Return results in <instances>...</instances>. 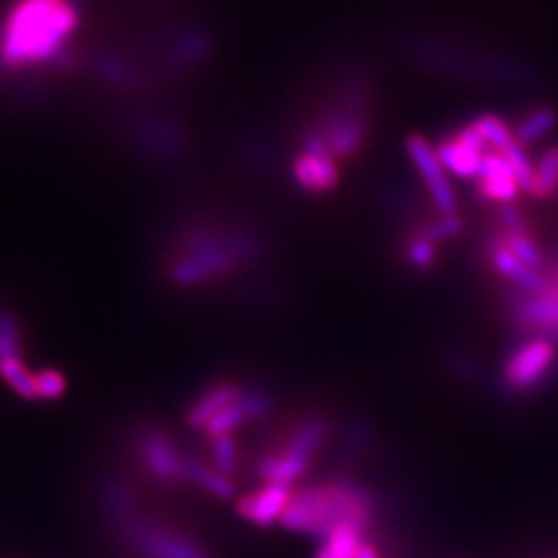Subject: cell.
Masks as SVG:
<instances>
[{
    "instance_id": "ba28073f",
    "label": "cell",
    "mask_w": 558,
    "mask_h": 558,
    "mask_svg": "<svg viewBox=\"0 0 558 558\" xmlns=\"http://www.w3.org/2000/svg\"><path fill=\"white\" fill-rule=\"evenodd\" d=\"M133 451L141 463V470L160 484H180V468L184 451L170 434L158 426H143L133 439Z\"/></svg>"
},
{
    "instance_id": "603a6c76",
    "label": "cell",
    "mask_w": 558,
    "mask_h": 558,
    "mask_svg": "<svg viewBox=\"0 0 558 558\" xmlns=\"http://www.w3.org/2000/svg\"><path fill=\"white\" fill-rule=\"evenodd\" d=\"M401 255L406 265L416 273L434 271L441 259V246L422 238L416 232H408L406 240L401 244Z\"/></svg>"
},
{
    "instance_id": "f546056e",
    "label": "cell",
    "mask_w": 558,
    "mask_h": 558,
    "mask_svg": "<svg viewBox=\"0 0 558 558\" xmlns=\"http://www.w3.org/2000/svg\"><path fill=\"white\" fill-rule=\"evenodd\" d=\"M0 377L7 381V385L21 395L27 401L38 399V387H36V375H31L27 366L23 364V358H9L0 362Z\"/></svg>"
},
{
    "instance_id": "1f68e13d",
    "label": "cell",
    "mask_w": 558,
    "mask_h": 558,
    "mask_svg": "<svg viewBox=\"0 0 558 558\" xmlns=\"http://www.w3.org/2000/svg\"><path fill=\"white\" fill-rule=\"evenodd\" d=\"M445 366L449 372H453V375H457L465 381H476L482 372L480 364L468 352L457 350V348H451L445 352Z\"/></svg>"
},
{
    "instance_id": "4fadbf2b",
    "label": "cell",
    "mask_w": 558,
    "mask_h": 558,
    "mask_svg": "<svg viewBox=\"0 0 558 558\" xmlns=\"http://www.w3.org/2000/svg\"><path fill=\"white\" fill-rule=\"evenodd\" d=\"M476 195L490 205H511L519 199V180L501 151H488L476 176Z\"/></svg>"
},
{
    "instance_id": "52a82bcc",
    "label": "cell",
    "mask_w": 558,
    "mask_h": 558,
    "mask_svg": "<svg viewBox=\"0 0 558 558\" xmlns=\"http://www.w3.org/2000/svg\"><path fill=\"white\" fill-rule=\"evenodd\" d=\"M406 153L424 184V191L428 195V201L432 203L434 213H459L457 191L449 178V172L441 164L437 151H434V145L422 135H410L406 139Z\"/></svg>"
},
{
    "instance_id": "836d02e7",
    "label": "cell",
    "mask_w": 558,
    "mask_h": 558,
    "mask_svg": "<svg viewBox=\"0 0 558 558\" xmlns=\"http://www.w3.org/2000/svg\"><path fill=\"white\" fill-rule=\"evenodd\" d=\"M358 558H381V556H379V552H377L375 546L368 544V542H364V544L360 546V550H358Z\"/></svg>"
},
{
    "instance_id": "5b68a950",
    "label": "cell",
    "mask_w": 558,
    "mask_h": 558,
    "mask_svg": "<svg viewBox=\"0 0 558 558\" xmlns=\"http://www.w3.org/2000/svg\"><path fill=\"white\" fill-rule=\"evenodd\" d=\"M556 364L554 337L532 333L509 352L501 368V387L507 393L523 395L536 391Z\"/></svg>"
},
{
    "instance_id": "d6986e66",
    "label": "cell",
    "mask_w": 558,
    "mask_h": 558,
    "mask_svg": "<svg viewBox=\"0 0 558 558\" xmlns=\"http://www.w3.org/2000/svg\"><path fill=\"white\" fill-rule=\"evenodd\" d=\"M180 484H191L201 488L203 492L215 496V499L222 501H232L236 499V484L230 476L222 474L220 470H215L211 463H205L199 457H193L186 453L182 459L180 468Z\"/></svg>"
},
{
    "instance_id": "9c48e42d",
    "label": "cell",
    "mask_w": 558,
    "mask_h": 558,
    "mask_svg": "<svg viewBox=\"0 0 558 558\" xmlns=\"http://www.w3.org/2000/svg\"><path fill=\"white\" fill-rule=\"evenodd\" d=\"M482 255L486 257L488 267L513 286V292L544 294L552 288V279L548 271L534 269L519 261L509 248H505L503 242L494 236L492 230L482 238Z\"/></svg>"
},
{
    "instance_id": "484cf974",
    "label": "cell",
    "mask_w": 558,
    "mask_h": 558,
    "mask_svg": "<svg viewBox=\"0 0 558 558\" xmlns=\"http://www.w3.org/2000/svg\"><path fill=\"white\" fill-rule=\"evenodd\" d=\"M556 127V112L550 106H538L532 112H527L513 129L515 139L521 145H532L544 139Z\"/></svg>"
},
{
    "instance_id": "44dd1931",
    "label": "cell",
    "mask_w": 558,
    "mask_h": 558,
    "mask_svg": "<svg viewBox=\"0 0 558 558\" xmlns=\"http://www.w3.org/2000/svg\"><path fill=\"white\" fill-rule=\"evenodd\" d=\"M372 445V424L364 418H350L337 430V451L344 461H354L368 453Z\"/></svg>"
},
{
    "instance_id": "ac0fdd59",
    "label": "cell",
    "mask_w": 558,
    "mask_h": 558,
    "mask_svg": "<svg viewBox=\"0 0 558 558\" xmlns=\"http://www.w3.org/2000/svg\"><path fill=\"white\" fill-rule=\"evenodd\" d=\"M310 463L313 461L304 457L269 449L257 457L255 474L263 484H282L294 488V484L308 474Z\"/></svg>"
},
{
    "instance_id": "f1b7e54d",
    "label": "cell",
    "mask_w": 558,
    "mask_h": 558,
    "mask_svg": "<svg viewBox=\"0 0 558 558\" xmlns=\"http://www.w3.org/2000/svg\"><path fill=\"white\" fill-rule=\"evenodd\" d=\"M472 124L480 133V137L486 141L488 149H492V151L503 153L515 141L513 129L501 116H496V114H480L478 118L472 120Z\"/></svg>"
},
{
    "instance_id": "e0dca14e",
    "label": "cell",
    "mask_w": 558,
    "mask_h": 558,
    "mask_svg": "<svg viewBox=\"0 0 558 558\" xmlns=\"http://www.w3.org/2000/svg\"><path fill=\"white\" fill-rule=\"evenodd\" d=\"M244 389L246 385L236 379H222L211 383L189 403V408L184 412V424L193 430L203 432V428L217 414H222L228 406H232Z\"/></svg>"
},
{
    "instance_id": "5bb4252c",
    "label": "cell",
    "mask_w": 558,
    "mask_h": 558,
    "mask_svg": "<svg viewBox=\"0 0 558 558\" xmlns=\"http://www.w3.org/2000/svg\"><path fill=\"white\" fill-rule=\"evenodd\" d=\"M294 488L282 484H263L236 501L238 515L257 527H271L279 523L290 505Z\"/></svg>"
},
{
    "instance_id": "30bf717a",
    "label": "cell",
    "mask_w": 558,
    "mask_h": 558,
    "mask_svg": "<svg viewBox=\"0 0 558 558\" xmlns=\"http://www.w3.org/2000/svg\"><path fill=\"white\" fill-rule=\"evenodd\" d=\"M441 164L449 174L461 180H476L484 155L490 151L474 124H463L434 145Z\"/></svg>"
},
{
    "instance_id": "8fae6325",
    "label": "cell",
    "mask_w": 558,
    "mask_h": 558,
    "mask_svg": "<svg viewBox=\"0 0 558 558\" xmlns=\"http://www.w3.org/2000/svg\"><path fill=\"white\" fill-rule=\"evenodd\" d=\"M275 408V397L269 389L246 385L242 395L228 406L222 414H217L205 428L207 439L222 437V434H236L240 428L253 422L265 420Z\"/></svg>"
},
{
    "instance_id": "ffe728a7",
    "label": "cell",
    "mask_w": 558,
    "mask_h": 558,
    "mask_svg": "<svg viewBox=\"0 0 558 558\" xmlns=\"http://www.w3.org/2000/svg\"><path fill=\"white\" fill-rule=\"evenodd\" d=\"M100 503L106 511V517L118 527V530L139 515L135 494L120 476L104 478L100 486Z\"/></svg>"
},
{
    "instance_id": "9a60e30c",
    "label": "cell",
    "mask_w": 558,
    "mask_h": 558,
    "mask_svg": "<svg viewBox=\"0 0 558 558\" xmlns=\"http://www.w3.org/2000/svg\"><path fill=\"white\" fill-rule=\"evenodd\" d=\"M331 437H333L331 418L319 412H310L302 416L298 422H294L286 432L284 441L273 449L313 461L325 449Z\"/></svg>"
},
{
    "instance_id": "4dcf8cb0",
    "label": "cell",
    "mask_w": 558,
    "mask_h": 558,
    "mask_svg": "<svg viewBox=\"0 0 558 558\" xmlns=\"http://www.w3.org/2000/svg\"><path fill=\"white\" fill-rule=\"evenodd\" d=\"M23 358V327L11 310L0 308V362Z\"/></svg>"
},
{
    "instance_id": "4316f807",
    "label": "cell",
    "mask_w": 558,
    "mask_h": 558,
    "mask_svg": "<svg viewBox=\"0 0 558 558\" xmlns=\"http://www.w3.org/2000/svg\"><path fill=\"white\" fill-rule=\"evenodd\" d=\"M558 191V147H548L536 162L534 174V199H550Z\"/></svg>"
},
{
    "instance_id": "2e32d148",
    "label": "cell",
    "mask_w": 558,
    "mask_h": 558,
    "mask_svg": "<svg viewBox=\"0 0 558 558\" xmlns=\"http://www.w3.org/2000/svg\"><path fill=\"white\" fill-rule=\"evenodd\" d=\"M290 176L296 189L313 197L333 193L341 182V170L337 160L308 153H298L292 160Z\"/></svg>"
},
{
    "instance_id": "8992f818",
    "label": "cell",
    "mask_w": 558,
    "mask_h": 558,
    "mask_svg": "<svg viewBox=\"0 0 558 558\" xmlns=\"http://www.w3.org/2000/svg\"><path fill=\"white\" fill-rule=\"evenodd\" d=\"M127 546L141 558H211L209 550L195 538L174 527L135 517L118 530Z\"/></svg>"
},
{
    "instance_id": "cb8c5ba5",
    "label": "cell",
    "mask_w": 558,
    "mask_h": 558,
    "mask_svg": "<svg viewBox=\"0 0 558 558\" xmlns=\"http://www.w3.org/2000/svg\"><path fill=\"white\" fill-rule=\"evenodd\" d=\"M366 536L354 525H339L337 530L321 542L315 558H358L360 546Z\"/></svg>"
},
{
    "instance_id": "277c9868",
    "label": "cell",
    "mask_w": 558,
    "mask_h": 558,
    "mask_svg": "<svg viewBox=\"0 0 558 558\" xmlns=\"http://www.w3.org/2000/svg\"><path fill=\"white\" fill-rule=\"evenodd\" d=\"M315 127L323 133L337 162L356 158L370 135L366 93L358 87H350L341 102L327 110Z\"/></svg>"
},
{
    "instance_id": "d6a6232c",
    "label": "cell",
    "mask_w": 558,
    "mask_h": 558,
    "mask_svg": "<svg viewBox=\"0 0 558 558\" xmlns=\"http://www.w3.org/2000/svg\"><path fill=\"white\" fill-rule=\"evenodd\" d=\"M36 387H38V399H56L67 389L65 377L56 370H44L36 375Z\"/></svg>"
},
{
    "instance_id": "7c38bea8",
    "label": "cell",
    "mask_w": 558,
    "mask_h": 558,
    "mask_svg": "<svg viewBox=\"0 0 558 558\" xmlns=\"http://www.w3.org/2000/svg\"><path fill=\"white\" fill-rule=\"evenodd\" d=\"M133 141L155 162H176L186 149L184 131L170 118L145 116L133 122Z\"/></svg>"
},
{
    "instance_id": "7402d4cb",
    "label": "cell",
    "mask_w": 558,
    "mask_h": 558,
    "mask_svg": "<svg viewBox=\"0 0 558 558\" xmlns=\"http://www.w3.org/2000/svg\"><path fill=\"white\" fill-rule=\"evenodd\" d=\"M494 236L499 238L503 242L505 248H509V251L519 259L523 261L525 265H530L534 269H540V271H548L546 269V257H544V251H542V246L540 242L536 240V234L534 230H525V232H503L499 228H492Z\"/></svg>"
},
{
    "instance_id": "3957f363",
    "label": "cell",
    "mask_w": 558,
    "mask_h": 558,
    "mask_svg": "<svg viewBox=\"0 0 558 558\" xmlns=\"http://www.w3.org/2000/svg\"><path fill=\"white\" fill-rule=\"evenodd\" d=\"M77 21L73 0H19L0 36V60L19 69L58 58Z\"/></svg>"
},
{
    "instance_id": "d4e9b609",
    "label": "cell",
    "mask_w": 558,
    "mask_h": 558,
    "mask_svg": "<svg viewBox=\"0 0 558 558\" xmlns=\"http://www.w3.org/2000/svg\"><path fill=\"white\" fill-rule=\"evenodd\" d=\"M465 230V220L455 213V215H441V213H434L428 220H422L420 224L412 226L408 232H416L422 238L434 242V244H445L449 240H455L463 234Z\"/></svg>"
},
{
    "instance_id": "7a4b0ae2",
    "label": "cell",
    "mask_w": 558,
    "mask_h": 558,
    "mask_svg": "<svg viewBox=\"0 0 558 558\" xmlns=\"http://www.w3.org/2000/svg\"><path fill=\"white\" fill-rule=\"evenodd\" d=\"M377 515L379 503L370 488L348 476H333L323 484L294 490L279 525L323 542L339 525H354L368 536Z\"/></svg>"
},
{
    "instance_id": "6da1fadb",
    "label": "cell",
    "mask_w": 558,
    "mask_h": 558,
    "mask_svg": "<svg viewBox=\"0 0 558 558\" xmlns=\"http://www.w3.org/2000/svg\"><path fill=\"white\" fill-rule=\"evenodd\" d=\"M166 261L168 282L197 290L259 265L273 251L271 234L251 220L191 217L174 226Z\"/></svg>"
},
{
    "instance_id": "83f0119b",
    "label": "cell",
    "mask_w": 558,
    "mask_h": 558,
    "mask_svg": "<svg viewBox=\"0 0 558 558\" xmlns=\"http://www.w3.org/2000/svg\"><path fill=\"white\" fill-rule=\"evenodd\" d=\"M207 441L213 468L232 478L240 470V443L236 434H222V437H213Z\"/></svg>"
}]
</instances>
